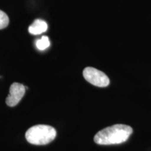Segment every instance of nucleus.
<instances>
[{
	"instance_id": "7ed1b4c3",
	"label": "nucleus",
	"mask_w": 151,
	"mask_h": 151,
	"mask_svg": "<svg viewBox=\"0 0 151 151\" xmlns=\"http://www.w3.org/2000/svg\"><path fill=\"white\" fill-rule=\"evenodd\" d=\"M83 75L88 83L97 87L105 88L110 83L109 77L104 73L91 67H86L83 71Z\"/></svg>"
},
{
	"instance_id": "20e7f679",
	"label": "nucleus",
	"mask_w": 151,
	"mask_h": 151,
	"mask_svg": "<svg viewBox=\"0 0 151 151\" xmlns=\"http://www.w3.org/2000/svg\"><path fill=\"white\" fill-rule=\"evenodd\" d=\"M26 87L19 83H14L9 89V94L6 99V103L9 106L13 107L20 102L25 93Z\"/></svg>"
},
{
	"instance_id": "0eeeda50",
	"label": "nucleus",
	"mask_w": 151,
	"mask_h": 151,
	"mask_svg": "<svg viewBox=\"0 0 151 151\" xmlns=\"http://www.w3.org/2000/svg\"><path fill=\"white\" fill-rule=\"evenodd\" d=\"M9 18L7 14L0 10V29H4L9 25Z\"/></svg>"
},
{
	"instance_id": "f257e3e1",
	"label": "nucleus",
	"mask_w": 151,
	"mask_h": 151,
	"mask_svg": "<svg viewBox=\"0 0 151 151\" xmlns=\"http://www.w3.org/2000/svg\"><path fill=\"white\" fill-rule=\"evenodd\" d=\"M133 132L129 125L117 124L100 130L94 137V141L99 145H114L125 142Z\"/></svg>"
},
{
	"instance_id": "39448f33",
	"label": "nucleus",
	"mask_w": 151,
	"mask_h": 151,
	"mask_svg": "<svg viewBox=\"0 0 151 151\" xmlns=\"http://www.w3.org/2000/svg\"><path fill=\"white\" fill-rule=\"evenodd\" d=\"M47 29H48V24L44 20H41V19H37L29 26L28 30L31 35H38L45 32Z\"/></svg>"
},
{
	"instance_id": "423d86ee",
	"label": "nucleus",
	"mask_w": 151,
	"mask_h": 151,
	"mask_svg": "<svg viewBox=\"0 0 151 151\" xmlns=\"http://www.w3.org/2000/svg\"><path fill=\"white\" fill-rule=\"evenodd\" d=\"M36 46L40 50H43L48 48L50 46V41H49L48 37L46 36H43L40 39H38L36 41Z\"/></svg>"
},
{
	"instance_id": "f03ea898",
	"label": "nucleus",
	"mask_w": 151,
	"mask_h": 151,
	"mask_svg": "<svg viewBox=\"0 0 151 151\" xmlns=\"http://www.w3.org/2000/svg\"><path fill=\"white\" fill-rule=\"evenodd\" d=\"M56 135L57 132L54 127L46 124H37L26 132L25 138L31 144L41 146L52 142Z\"/></svg>"
}]
</instances>
